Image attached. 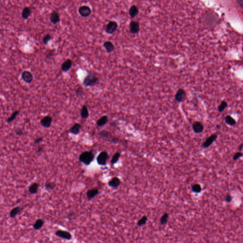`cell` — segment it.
Wrapping results in <instances>:
<instances>
[{"instance_id": "6da1fadb", "label": "cell", "mask_w": 243, "mask_h": 243, "mask_svg": "<svg viewBox=\"0 0 243 243\" xmlns=\"http://www.w3.org/2000/svg\"><path fill=\"white\" fill-rule=\"evenodd\" d=\"M95 154L93 151H85L79 156V160L85 165H89L94 161Z\"/></svg>"}, {"instance_id": "7a4b0ae2", "label": "cell", "mask_w": 243, "mask_h": 243, "mask_svg": "<svg viewBox=\"0 0 243 243\" xmlns=\"http://www.w3.org/2000/svg\"><path fill=\"white\" fill-rule=\"evenodd\" d=\"M99 82V78L97 75L89 73L84 78L83 84L85 87H93L97 85Z\"/></svg>"}, {"instance_id": "3957f363", "label": "cell", "mask_w": 243, "mask_h": 243, "mask_svg": "<svg viewBox=\"0 0 243 243\" xmlns=\"http://www.w3.org/2000/svg\"><path fill=\"white\" fill-rule=\"evenodd\" d=\"M99 135L102 139L105 141L110 142L111 143L116 144L119 141V139L116 137L113 136L111 133L106 130H102L98 133Z\"/></svg>"}, {"instance_id": "277c9868", "label": "cell", "mask_w": 243, "mask_h": 243, "mask_svg": "<svg viewBox=\"0 0 243 243\" xmlns=\"http://www.w3.org/2000/svg\"><path fill=\"white\" fill-rule=\"evenodd\" d=\"M109 158V155L106 151H103L98 155L97 158V162L98 164L101 166H105L106 165L108 159Z\"/></svg>"}, {"instance_id": "5b68a950", "label": "cell", "mask_w": 243, "mask_h": 243, "mask_svg": "<svg viewBox=\"0 0 243 243\" xmlns=\"http://www.w3.org/2000/svg\"><path fill=\"white\" fill-rule=\"evenodd\" d=\"M118 26V25L116 21H109V23L106 24L105 28V31L108 34H113L116 31L117 29Z\"/></svg>"}, {"instance_id": "8992f818", "label": "cell", "mask_w": 243, "mask_h": 243, "mask_svg": "<svg viewBox=\"0 0 243 243\" xmlns=\"http://www.w3.org/2000/svg\"><path fill=\"white\" fill-rule=\"evenodd\" d=\"M187 93L183 88H179L175 95V100L178 103H182L186 99Z\"/></svg>"}, {"instance_id": "52a82bcc", "label": "cell", "mask_w": 243, "mask_h": 243, "mask_svg": "<svg viewBox=\"0 0 243 243\" xmlns=\"http://www.w3.org/2000/svg\"><path fill=\"white\" fill-rule=\"evenodd\" d=\"M78 12L82 17L85 18L89 17L91 15L92 10L88 6L83 5L79 7Z\"/></svg>"}, {"instance_id": "ba28073f", "label": "cell", "mask_w": 243, "mask_h": 243, "mask_svg": "<svg viewBox=\"0 0 243 243\" xmlns=\"http://www.w3.org/2000/svg\"><path fill=\"white\" fill-rule=\"evenodd\" d=\"M129 31L132 34H137L139 32L140 29V24L138 21H130L129 26Z\"/></svg>"}, {"instance_id": "9c48e42d", "label": "cell", "mask_w": 243, "mask_h": 243, "mask_svg": "<svg viewBox=\"0 0 243 243\" xmlns=\"http://www.w3.org/2000/svg\"><path fill=\"white\" fill-rule=\"evenodd\" d=\"M55 235L56 236H58L59 238L63 239H66L67 240H71L72 236L71 234L66 231L61 230H59L55 232Z\"/></svg>"}, {"instance_id": "30bf717a", "label": "cell", "mask_w": 243, "mask_h": 243, "mask_svg": "<svg viewBox=\"0 0 243 243\" xmlns=\"http://www.w3.org/2000/svg\"><path fill=\"white\" fill-rule=\"evenodd\" d=\"M218 137V135L216 134H212L211 136L208 137L205 141L202 144L203 147L204 148H207L209 147L210 146H211V144H212L213 143H214V142L216 140H217Z\"/></svg>"}, {"instance_id": "8fae6325", "label": "cell", "mask_w": 243, "mask_h": 243, "mask_svg": "<svg viewBox=\"0 0 243 243\" xmlns=\"http://www.w3.org/2000/svg\"><path fill=\"white\" fill-rule=\"evenodd\" d=\"M192 129L195 134H200L204 131V125L201 122H195L192 124Z\"/></svg>"}, {"instance_id": "7c38bea8", "label": "cell", "mask_w": 243, "mask_h": 243, "mask_svg": "<svg viewBox=\"0 0 243 243\" xmlns=\"http://www.w3.org/2000/svg\"><path fill=\"white\" fill-rule=\"evenodd\" d=\"M21 78L25 83L30 84L33 80V75L31 72L25 70L21 74Z\"/></svg>"}, {"instance_id": "4fadbf2b", "label": "cell", "mask_w": 243, "mask_h": 243, "mask_svg": "<svg viewBox=\"0 0 243 243\" xmlns=\"http://www.w3.org/2000/svg\"><path fill=\"white\" fill-rule=\"evenodd\" d=\"M52 117L50 115H47L42 119H41V124L43 127L45 128H49L51 126L52 122Z\"/></svg>"}, {"instance_id": "5bb4252c", "label": "cell", "mask_w": 243, "mask_h": 243, "mask_svg": "<svg viewBox=\"0 0 243 243\" xmlns=\"http://www.w3.org/2000/svg\"><path fill=\"white\" fill-rule=\"evenodd\" d=\"M49 20L51 23L54 24L59 23L60 21V18L59 14L57 11H53L51 13L49 17Z\"/></svg>"}, {"instance_id": "9a60e30c", "label": "cell", "mask_w": 243, "mask_h": 243, "mask_svg": "<svg viewBox=\"0 0 243 243\" xmlns=\"http://www.w3.org/2000/svg\"><path fill=\"white\" fill-rule=\"evenodd\" d=\"M139 13V10L138 7L135 5L131 6L129 10V14L131 18L133 19L136 17Z\"/></svg>"}, {"instance_id": "2e32d148", "label": "cell", "mask_w": 243, "mask_h": 243, "mask_svg": "<svg viewBox=\"0 0 243 243\" xmlns=\"http://www.w3.org/2000/svg\"><path fill=\"white\" fill-rule=\"evenodd\" d=\"M121 183L120 180L118 178L113 177L108 182V184L110 187L117 188L120 186Z\"/></svg>"}, {"instance_id": "e0dca14e", "label": "cell", "mask_w": 243, "mask_h": 243, "mask_svg": "<svg viewBox=\"0 0 243 243\" xmlns=\"http://www.w3.org/2000/svg\"><path fill=\"white\" fill-rule=\"evenodd\" d=\"M72 65V60L70 59H67L62 64L61 69L62 71L64 72L68 71L71 69Z\"/></svg>"}, {"instance_id": "ac0fdd59", "label": "cell", "mask_w": 243, "mask_h": 243, "mask_svg": "<svg viewBox=\"0 0 243 243\" xmlns=\"http://www.w3.org/2000/svg\"><path fill=\"white\" fill-rule=\"evenodd\" d=\"M99 190L97 188L90 189L87 192L86 195L89 200H91L96 197L99 194Z\"/></svg>"}, {"instance_id": "d6986e66", "label": "cell", "mask_w": 243, "mask_h": 243, "mask_svg": "<svg viewBox=\"0 0 243 243\" xmlns=\"http://www.w3.org/2000/svg\"><path fill=\"white\" fill-rule=\"evenodd\" d=\"M103 46L108 53H110L115 50V46L110 41H106L104 42Z\"/></svg>"}, {"instance_id": "ffe728a7", "label": "cell", "mask_w": 243, "mask_h": 243, "mask_svg": "<svg viewBox=\"0 0 243 243\" xmlns=\"http://www.w3.org/2000/svg\"><path fill=\"white\" fill-rule=\"evenodd\" d=\"M82 128V126L81 124L78 123H75L74 126L69 129V132L71 134L75 135H77L79 133L80 130Z\"/></svg>"}, {"instance_id": "44dd1931", "label": "cell", "mask_w": 243, "mask_h": 243, "mask_svg": "<svg viewBox=\"0 0 243 243\" xmlns=\"http://www.w3.org/2000/svg\"><path fill=\"white\" fill-rule=\"evenodd\" d=\"M225 123L230 126H234L236 124V121L230 115H226L224 118Z\"/></svg>"}, {"instance_id": "7402d4cb", "label": "cell", "mask_w": 243, "mask_h": 243, "mask_svg": "<svg viewBox=\"0 0 243 243\" xmlns=\"http://www.w3.org/2000/svg\"><path fill=\"white\" fill-rule=\"evenodd\" d=\"M108 122V117L107 115H103L100 118L97 122V126L99 127H102L105 126Z\"/></svg>"}, {"instance_id": "603a6c76", "label": "cell", "mask_w": 243, "mask_h": 243, "mask_svg": "<svg viewBox=\"0 0 243 243\" xmlns=\"http://www.w3.org/2000/svg\"><path fill=\"white\" fill-rule=\"evenodd\" d=\"M31 13V11L29 7H24L21 13V16L24 20H27L29 18Z\"/></svg>"}, {"instance_id": "cb8c5ba5", "label": "cell", "mask_w": 243, "mask_h": 243, "mask_svg": "<svg viewBox=\"0 0 243 243\" xmlns=\"http://www.w3.org/2000/svg\"><path fill=\"white\" fill-rule=\"evenodd\" d=\"M80 115L83 119H87L89 116V112L87 105H83L81 108Z\"/></svg>"}, {"instance_id": "d4e9b609", "label": "cell", "mask_w": 243, "mask_h": 243, "mask_svg": "<svg viewBox=\"0 0 243 243\" xmlns=\"http://www.w3.org/2000/svg\"><path fill=\"white\" fill-rule=\"evenodd\" d=\"M39 188V184L37 183H34L29 186V190L31 194H34L38 192V189Z\"/></svg>"}, {"instance_id": "484cf974", "label": "cell", "mask_w": 243, "mask_h": 243, "mask_svg": "<svg viewBox=\"0 0 243 243\" xmlns=\"http://www.w3.org/2000/svg\"><path fill=\"white\" fill-rule=\"evenodd\" d=\"M23 208L19 207L14 208L10 212V217H11V218H13L14 217H15L19 213L21 212Z\"/></svg>"}, {"instance_id": "4316f807", "label": "cell", "mask_w": 243, "mask_h": 243, "mask_svg": "<svg viewBox=\"0 0 243 243\" xmlns=\"http://www.w3.org/2000/svg\"><path fill=\"white\" fill-rule=\"evenodd\" d=\"M192 191L195 193H200L202 192V187L199 184H195L192 185L191 187Z\"/></svg>"}, {"instance_id": "83f0119b", "label": "cell", "mask_w": 243, "mask_h": 243, "mask_svg": "<svg viewBox=\"0 0 243 243\" xmlns=\"http://www.w3.org/2000/svg\"><path fill=\"white\" fill-rule=\"evenodd\" d=\"M44 221L41 219L37 220L35 224L33 225V228L35 230H39L42 228L44 225Z\"/></svg>"}, {"instance_id": "f1b7e54d", "label": "cell", "mask_w": 243, "mask_h": 243, "mask_svg": "<svg viewBox=\"0 0 243 243\" xmlns=\"http://www.w3.org/2000/svg\"><path fill=\"white\" fill-rule=\"evenodd\" d=\"M228 107V103L225 100H223L218 106V111L219 113H222Z\"/></svg>"}, {"instance_id": "f546056e", "label": "cell", "mask_w": 243, "mask_h": 243, "mask_svg": "<svg viewBox=\"0 0 243 243\" xmlns=\"http://www.w3.org/2000/svg\"><path fill=\"white\" fill-rule=\"evenodd\" d=\"M120 157V152H116L113 154V156L112 157V160L111 161V163L112 165H115L119 161V158Z\"/></svg>"}, {"instance_id": "4dcf8cb0", "label": "cell", "mask_w": 243, "mask_h": 243, "mask_svg": "<svg viewBox=\"0 0 243 243\" xmlns=\"http://www.w3.org/2000/svg\"><path fill=\"white\" fill-rule=\"evenodd\" d=\"M169 217V214L167 213H165L162 216V217L160 219V223L162 225H166L168 222V218Z\"/></svg>"}, {"instance_id": "1f68e13d", "label": "cell", "mask_w": 243, "mask_h": 243, "mask_svg": "<svg viewBox=\"0 0 243 243\" xmlns=\"http://www.w3.org/2000/svg\"><path fill=\"white\" fill-rule=\"evenodd\" d=\"M19 113H20V112L19 111L17 110L14 111L12 113V115H11V116L7 119V123H10L13 121L17 117V116H18V115L19 114Z\"/></svg>"}, {"instance_id": "d6a6232c", "label": "cell", "mask_w": 243, "mask_h": 243, "mask_svg": "<svg viewBox=\"0 0 243 243\" xmlns=\"http://www.w3.org/2000/svg\"><path fill=\"white\" fill-rule=\"evenodd\" d=\"M148 217L146 216H144L142 218L139 220L137 222V225L138 226H142L144 225H146L147 221H148Z\"/></svg>"}, {"instance_id": "836d02e7", "label": "cell", "mask_w": 243, "mask_h": 243, "mask_svg": "<svg viewBox=\"0 0 243 243\" xmlns=\"http://www.w3.org/2000/svg\"><path fill=\"white\" fill-rule=\"evenodd\" d=\"M56 187V184L52 182H47L45 184V188L47 190H51Z\"/></svg>"}, {"instance_id": "e575fe53", "label": "cell", "mask_w": 243, "mask_h": 243, "mask_svg": "<svg viewBox=\"0 0 243 243\" xmlns=\"http://www.w3.org/2000/svg\"><path fill=\"white\" fill-rule=\"evenodd\" d=\"M52 39V37L49 34H47L43 38V42L44 45L48 44L49 41Z\"/></svg>"}, {"instance_id": "d590c367", "label": "cell", "mask_w": 243, "mask_h": 243, "mask_svg": "<svg viewBox=\"0 0 243 243\" xmlns=\"http://www.w3.org/2000/svg\"><path fill=\"white\" fill-rule=\"evenodd\" d=\"M242 156H243V154H242V152H236V154H235L234 155L233 157V159L234 161H237L239 158L242 157Z\"/></svg>"}, {"instance_id": "8d00e7d4", "label": "cell", "mask_w": 243, "mask_h": 243, "mask_svg": "<svg viewBox=\"0 0 243 243\" xmlns=\"http://www.w3.org/2000/svg\"><path fill=\"white\" fill-rule=\"evenodd\" d=\"M75 93L77 94V96H81L83 94V91L82 88L81 87H78L76 91H75Z\"/></svg>"}, {"instance_id": "74e56055", "label": "cell", "mask_w": 243, "mask_h": 243, "mask_svg": "<svg viewBox=\"0 0 243 243\" xmlns=\"http://www.w3.org/2000/svg\"><path fill=\"white\" fill-rule=\"evenodd\" d=\"M225 200L226 201V202L228 203H230L232 200V197L231 195L229 194V193L228 194L226 195V199H225Z\"/></svg>"}, {"instance_id": "f35d334b", "label": "cell", "mask_w": 243, "mask_h": 243, "mask_svg": "<svg viewBox=\"0 0 243 243\" xmlns=\"http://www.w3.org/2000/svg\"><path fill=\"white\" fill-rule=\"evenodd\" d=\"M43 137H39L38 138L36 139L34 141V144H38L39 143H41L43 141Z\"/></svg>"}, {"instance_id": "ab89813d", "label": "cell", "mask_w": 243, "mask_h": 243, "mask_svg": "<svg viewBox=\"0 0 243 243\" xmlns=\"http://www.w3.org/2000/svg\"><path fill=\"white\" fill-rule=\"evenodd\" d=\"M236 2L241 8L243 9V0H236Z\"/></svg>"}, {"instance_id": "60d3db41", "label": "cell", "mask_w": 243, "mask_h": 243, "mask_svg": "<svg viewBox=\"0 0 243 243\" xmlns=\"http://www.w3.org/2000/svg\"><path fill=\"white\" fill-rule=\"evenodd\" d=\"M16 134L18 136H21L23 134V130H21V129H18L17 131H16Z\"/></svg>"}, {"instance_id": "b9f144b4", "label": "cell", "mask_w": 243, "mask_h": 243, "mask_svg": "<svg viewBox=\"0 0 243 243\" xmlns=\"http://www.w3.org/2000/svg\"><path fill=\"white\" fill-rule=\"evenodd\" d=\"M242 148H243V144L241 143V144L239 146V147L238 148V151L240 152V151H241L242 150Z\"/></svg>"}, {"instance_id": "7bdbcfd3", "label": "cell", "mask_w": 243, "mask_h": 243, "mask_svg": "<svg viewBox=\"0 0 243 243\" xmlns=\"http://www.w3.org/2000/svg\"><path fill=\"white\" fill-rule=\"evenodd\" d=\"M42 150H43V148H42V147H39V149H38V151H37V152H41L42 151Z\"/></svg>"}, {"instance_id": "ee69618b", "label": "cell", "mask_w": 243, "mask_h": 243, "mask_svg": "<svg viewBox=\"0 0 243 243\" xmlns=\"http://www.w3.org/2000/svg\"><path fill=\"white\" fill-rule=\"evenodd\" d=\"M216 128H217V129H220V125L219 124H217V126H216Z\"/></svg>"}]
</instances>
